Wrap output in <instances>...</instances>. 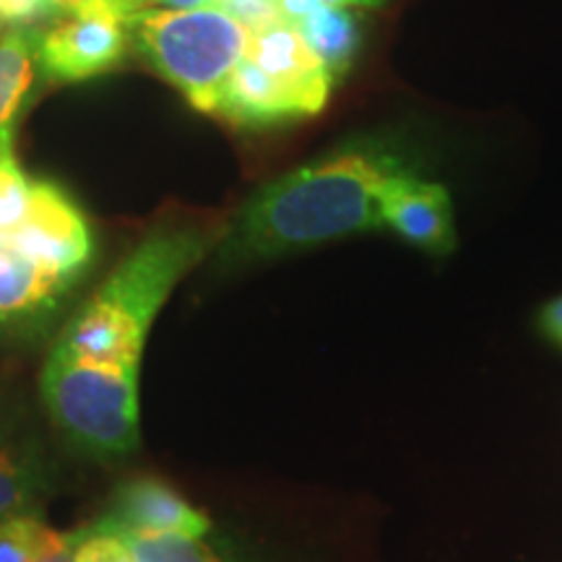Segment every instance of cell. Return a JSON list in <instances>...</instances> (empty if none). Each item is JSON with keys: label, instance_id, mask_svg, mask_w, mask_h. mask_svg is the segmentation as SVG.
<instances>
[{"label": "cell", "instance_id": "1", "mask_svg": "<svg viewBox=\"0 0 562 562\" xmlns=\"http://www.w3.org/2000/svg\"><path fill=\"white\" fill-rule=\"evenodd\" d=\"M409 167L398 146L357 138L252 193L222 232L216 256L224 269L263 263L318 248L357 232L383 229L381 193Z\"/></svg>", "mask_w": 562, "mask_h": 562}, {"label": "cell", "instance_id": "2", "mask_svg": "<svg viewBox=\"0 0 562 562\" xmlns=\"http://www.w3.org/2000/svg\"><path fill=\"white\" fill-rule=\"evenodd\" d=\"M222 232L201 224L154 229L83 302L55 349L79 360L138 368L154 318L180 279L220 245Z\"/></svg>", "mask_w": 562, "mask_h": 562}, {"label": "cell", "instance_id": "3", "mask_svg": "<svg viewBox=\"0 0 562 562\" xmlns=\"http://www.w3.org/2000/svg\"><path fill=\"white\" fill-rule=\"evenodd\" d=\"M334 74L292 21L250 32L245 58L222 89L214 115L240 128L318 115L336 87Z\"/></svg>", "mask_w": 562, "mask_h": 562}, {"label": "cell", "instance_id": "4", "mask_svg": "<svg viewBox=\"0 0 562 562\" xmlns=\"http://www.w3.org/2000/svg\"><path fill=\"white\" fill-rule=\"evenodd\" d=\"M136 53L167 83L193 104L214 115L222 89L245 58L250 30L220 5L206 9H140L128 16Z\"/></svg>", "mask_w": 562, "mask_h": 562}, {"label": "cell", "instance_id": "5", "mask_svg": "<svg viewBox=\"0 0 562 562\" xmlns=\"http://www.w3.org/2000/svg\"><path fill=\"white\" fill-rule=\"evenodd\" d=\"M42 402L76 446L121 456L138 442V368L102 364L50 351L42 370Z\"/></svg>", "mask_w": 562, "mask_h": 562}, {"label": "cell", "instance_id": "6", "mask_svg": "<svg viewBox=\"0 0 562 562\" xmlns=\"http://www.w3.org/2000/svg\"><path fill=\"white\" fill-rule=\"evenodd\" d=\"M11 237L42 269L74 284L94 256V237L79 203L53 180H32L30 209Z\"/></svg>", "mask_w": 562, "mask_h": 562}, {"label": "cell", "instance_id": "7", "mask_svg": "<svg viewBox=\"0 0 562 562\" xmlns=\"http://www.w3.org/2000/svg\"><path fill=\"white\" fill-rule=\"evenodd\" d=\"M128 19L87 13L55 21L40 32L37 66L50 81L79 83L117 68L128 50Z\"/></svg>", "mask_w": 562, "mask_h": 562}, {"label": "cell", "instance_id": "8", "mask_svg": "<svg viewBox=\"0 0 562 562\" xmlns=\"http://www.w3.org/2000/svg\"><path fill=\"white\" fill-rule=\"evenodd\" d=\"M381 224L414 248L446 256L456 248L453 201L440 182L404 167L383 186Z\"/></svg>", "mask_w": 562, "mask_h": 562}, {"label": "cell", "instance_id": "9", "mask_svg": "<svg viewBox=\"0 0 562 562\" xmlns=\"http://www.w3.org/2000/svg\"><path fill=\"white\" fill-rule=\"evenodd\" d=\"M104 521L115 529L136 533H167V537L203 539L211 529L209 518L180 497L170 484L154 476H136L112 495Z\"/></svg>", "mask_w": 562, "mask_h": 562}, {"label": "cell", "instance_id": "10", "mask_svg": "<svg viewBox=\"0 0 562 562\" xmlns=\"http://www.w3.org/2000/svg\"><path fill=\"white\" fill-rule=\"evenodd\" d=\"M68 286V281L45 271L26 256L11 235H0V326L34 318Z\"/></svg>", "mask_w": 562, "mask_h": 562}, {"label": "cell", "instance_id": "11", "mask_svg": "<svg viewBox=\"0 0 562 562\" xmlns=\"http://www.w3.org/2000/svg\"><path fill=\"white\" fill-rule=\"evenodd\" d=\"M42 487V467L30 442L0 419V518L21 513Z\"/></svg>", "mask_w": 562, "mask_h": 562}, {"label": "cell", "instance_id": "12", "mask_svg": "<svg viewBox=\"0 0 562 562\" xmlns=\"http://www.w3.org/2000/svg\"><path fill=\"white\" fill-rule=\"evenodd\" d=\"M40 30H5L0 34V133L11 128L13 115L32 89L37 66Z\"/></svg>", "mask_w": 562, "mask_h": 562}, {"label": "cell", "instance_id": "13", "mask_svg": "<svg viewBox=\"0 0 562 562\" xmlns=\"http://www.w3.org/2000/svg\"><path fill=\"white\" fill-rule=\"evenodd\" d=\"M300 32L321 55L334 79L339 81L351 68L357 47H360V11L349 9H321L313 16L300 21Z\"/></svg>", "mask_w": 562, "mask_h": 562}, {"label": "cell", "instance_id": "14", "mask_svg": "<svg viewBox=\"0 0 562 562\" xmlns=\"http://www.w3.org/2000/svg\"><path fill=\"white\" fill-rule=\"evenodd\" d=\"M63 537L30 513H13L0 518V562H42Z\"/></svg>", "mask_w": 562, "mask_h": 562}, {"label": "cell", "instance_id": "15", "mask_svg": "<svg viewBox=\"0 0 562 562\" xmlns=\"http://www.w3.org/2000/svg\"><path fill=\"white\" fill-rule=\"evenodd\" d=\"M110 529H115V526H110ZM115 531L131 544L136 562H232L227 554H222L214 544L203 542V539L167 537V533H136L123 529Z\"/></svg>", "mask_w": 562, "mask_h": 562}, {"label": "cell", "instance_id": "16", "mask_svg": "<svg viewBox=\"0 0 562 562\" xmlns=\"http://www.w3.org/2000/svg\"><path fill=\"white\" fill-rule=\"evenodd\" d=\"M32 180L13 154V128L0 133V235H11L30 209Z\"/></svg>", "mask_w": 562, "mask_h": 562}, {"label": "cell", "instance_id": "17", "mask_svg": "<svg viewBox=\"0 0 562 562\" xmlns=\"http://www.w3.org/2000/svg\"><path fill=\"white\" fill-rule=\"evenodd\" d=\"M74 562H136V558L121 533L100 518L89 529L74 533Z\"/></svg>", "mask_w": 562, "mask_h": 562}, {"label": "cell", "instance_id": "18", "mask_svg": "<svg viewBox=\"0 0 562 562\" xmlns=\"http://www.w3.org/2000/svg\"><path fill=\"white\" fill-rule=\"evenodd\" d=\"M222 11H227L232 19L240 21L250 32L263 30V26L286 21L281 11V0H216Z\"/></svg>", "mask_w": 562, "mask_h": 562}, {"label": "cell", "instance_id": "19", "mask_svg": "<svg viewBox=\"0 0 562 562\" xmlns=\"http://www.w3.org/2000/svg\"><path fill=\"white\" fill-rule=\"evenodd\" d=\"M55 16L58 13L47 5V0H0V26L9 30H30Z\"/></svg>", "mask_w": 562, "mask_h": 562}, {"label": "cell", "instance_id": "20", "mask_svg": "<svg viewBox=\"0 0 562 562\" xmlns=\"http://www.w3.org/2000/svg\"><path fill=\"white\" fill-rule=\"evenodd\" d=\"M385 0H281L284 19L300 24L302 19L313 16L321 9H349V11H370L381 9Z\"/></svg>", "mask_w": 562, "mask_h": 562}, {"label": "cell", "instance_id": "21", "mask_svg": "<svg viewBox=\"0 0 562 562\" xmlns=\"http://www.w3.org/2000/svg\"><path fill=\"white\" fill-rule=\"evenodd\" d=\"M47 5L58 16H87V13H112V16H131V9L123 0H47Z\"/></svg>", "mask_w": 562, "mask_h": 562}, {"label": "cell", "instance_id": "22", "mask_svg": "<svg viewBox=\"0 0 562 562\" xmlns=\"http://www.w3.org/2000/svg\"><path fill=\"white\" fill-rule=\"evenodd\" d=\"M539 326H542V334L547 339L562 347V294L547 302L539 313Z\"/></svg>", "mask_w": 562, "mask_h": 562}, {"label": "cell", "instance_id": "23", "mask_svg": "<svg viewBox=\"0 0 562 562\" xmlns=\"http://www.w3.org/2000/svg\"><path fill=\"white\" fill-rule=\"evenodd\" d=\"M151 3L161 5V9L191 11V9H206V5H216V0H151Z\"/></svg>", "mask_w": 562, "mask_h": 562}, {"label": "cell", "instance_id": "24", "mask_svg": "<svg viewBox=\"0 0 562 562\" xmlns=\"http://www.w3.org/2000/svg\"><path fill=\"white\" fill-rule=\"evenodd\" d=\"M123 3L128 5L131 13H136V11H140V9H146V5H149L151 0H123Z\"/></svg>", "mask_w": 562, "mask_h": 562}, {"label": "cell", "instance_id": "25", "mask_svg": "<svg viewBox=\"0 0 562 562\" xmlns=\"http://www.w3.org/2000/svg\"><path fill=\"white\" fill-rule=\"evenodd\" d=\"M0 30H3V26H0Z\"/></svg>", "mask_w": 562, "mask_h": 562}]
</instances>
